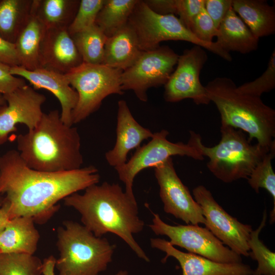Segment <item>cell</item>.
Returning <instances> with one entry per match:
<instances>
[{"instance_id": "6da1fadb", "label": "cell", "mask_w": 275, "mask_h": 275, "mask_svg": "<svg viewBox=\"0 0 275 275\" xmlns=\"http://www.w3.org/2000/svg\"><path fill=\"white\" fill-rule=\"evenodd\" d=\"M97 169L93 166L66 172H47L28 167L15 150L0 156V196L9 208L10 219L26 216L43 224L58 210V202L97 184Z\"/></svg>"}, {"instance_id": "7a4b0ae2", "label": "cell", "mask_w": 275, "mask_h": 275, "mask_svg": "<svg viewBox=\"0 0 275 275\" xmlns=\"http://www.w3.org/2000/svg\"><path fill=\"white\" fill-rule=\"evenodd\" d=\"M85 190L83 194L76 193L64 199L65 205L80 214L82 225L95 236L114 234L139 258L150 261L133 237L142 231L145 225L139 216L135 198L129 196L118 183L104 182Z\"/></svg>"}, {"instance_id": "3957f363", "label": "cell", "mask_w": 275, "mask_h": 275, "mask_svg": "<svg viewBox=\"0 0 275 275\" xmlns=\"http://www.w3.org/2000/svg\"><path fill=\"white\" fill-rule=\"evenodd\" d=\"M16 142L21 159L35 170L70 171L81 168L83 163L78 130L65 124L57 109L43 113L37 126L19 134Z\"/></svg>"}, {"instance_id": "277c9868", "label": "cell", "mask_w": 275, "mask_h": 275, "mask_svg": "<svg viewBox=\"0 0 275 275\" xmlns=\"http://www.w3.org/2000/svg\"><path fill=\"white\" fill-rule=\"evenodd\" d=\"M205 88L219 113L221 124L247 133L250 142L255 139L262 147L270 149L275 145V111L261 97L239 92L233 80L226 77L212 79Z\"/></svg>"}, {"instance_id": "5b68a950", "label": "cell", "mask_w": 275, "mask_h": 275, "mask_svg": "<svg viewBox=\"0 0 275 275\" xmlns=\"http://www.w3.org/2000/svg\"><path fill=\"white\" fill-rule=\"evenodd\" d=\"M221 139L218 144L209 147L204 145L201 135L189 131L188 143L201 155L209 158L207 167L217 179L225 183H231L246 179L270 150L257 143L252 145L241 130L221 124Z\"/></svg>"}, {"instance_id": "8992f818", "label": "cell", "mask_w": 275, "mask_h": 275, "mask_svg": "<svg viewBox=\"0 0 275 275\" xmlns=\"http://www.w3.org/2000/svg\"><path fill=\"white\" fill-rule=\"evenodd\" d=\"M58 275H98L112 261L115 245L95 236L83 225L63 222L57 229Z\"/></svg>"}, {"instance_id": "52a82bcc", "label": "cell", "mask_w": 275, "mask_h": 275, "mask_svg": "<svg viewBox=\"0 0 275 275\" xmlns=\"http://www.w3.org/2000/svg\"><path fill=\"white\" fill-rule=\"evenodd\" d=\"M128 24L133 30L142 51L158 47L161 42L181 40L200 46L228 61L232 60L215 42L201 41L174 15H160L151 10L144 1L138 0L129 16Z\"/></svg>"}, {"instance_id": "ba28073f", "label": "cell", "mask_w": 275, "mask_h": 275, "mask_svg": "<svg viewBox=\"0 0 275 275\" xmlns=\"http://www.w3.org/2000/svg\"><path fill=\"white\" fill-rule=\"evenodd\" d=\"M122 71L103 64L82 63L65 74L78 94L72 114L73 124L83 121L96 111L107 96L123 94Z\"/></svg>"}, {"instance_id": "9c48e42d", "label": "cell", "mask_w": 275, "mask_h": 275, "mask_svg": "<svg viewBox=\"0 0 275 275\" xmlns=\"http://www.w3.org/2000/svg\"><path fill=\"white\" fill-rule=\"evenodd\" d=\"M152 213V222L149 227L156 235L167 236L173 246L219 263H241V256L224 246L206 227L192 224L171 225L164 222L158 214Z\"/></svg>"}, {"instance_id": "30bf717a", "label": "cell", "mask_w": 275, "mask_h": 275, "mask_svg": "<svg viewBox=\"0 0 275 275\" xmlns=\"http://www.w3.org/2000/svg\"><path fill=\"white\" fill-rule=\"evenodd\" d=\"M169 132L166 129L153 133L151 140L140 146L130 159L121 166L115 168L119 179L124 184L125 192L135 198L133 184L135 176L143 170L155 168L174 155L186 156L195 160L204 157L194 146L187 143H172L167 139Z\"/></svg>"}, {"instance_id": "8fae6325", "label": "cell", "mask_w": 275, "mask_h": 275, "mask_svg": "<svg viewBox=\"0 0 275 275\" xmlns=\"http://www.w3.org/2000/svg\"><path fill=\"white\" fill-rule=\"evenodd\" d=\"M179 56L168 46L142 51L136 61L122 71L123 91L132 90L140 100L146 102L148 89L166 84L174 70Z\"/></svg>"}, {"instance_id": "7c38bea8", "label": "cell", "mask_w": 275, "mask_h": 275, "mask_svg": "<svg viewBox=\"0 0 275 275\" xmlns=\"http://www.w3.org/2000/svg\"><path fill=\"white\" fill-rule=\"evenodd\" d=\"M193 194L202 209L206 228L234 253L249 257L248 241L252 226L240 222L227 213L204 186L195 187Z\"/></svg>"}, {"instance_id": "4fadbf2b", "label": "cell", "mask_w": 275, "mask_h": 275, "mask_svg": "<svg viewBox=\"0 0 275 275\" xmlns=\"http://www.w3.org/2000/svg\"><path fill=\"white\" fill-rule=\"evenodd\" d=\"M208 56L203 48L195 45L185 50L179 56L177 67L164 85V98L169 102L185 99L193 100L197 104H208L205 87L200 79V74Z\"/></svg>"}, {"instance_id": "5bb4252c", "label": "cell", "mask_w": 275, "mask_h": 275, "mask_svg": "<svg viewBox=\"0 0 275 275\" xmlns=\"http://www.w3.org/2000/svg\"><path fill=\"white\" fill-rule=\"evenodd\" d=\"M163 210L187 224H205L200 206L177 174L172 157L154 168Z\"/></svg>"}, {"instance_id": "9a60e30c", "label": "cell", "mask_w": 275, "mask_h": 275, "mask_svg": "<svg viewBox=\"0 0 275 275\" xmlns=\"http://www.w3.org/2000/svg\"><path fill=\"white\" fill-rule=\"evenodd\" d=\"M4 96L7 104L0 111V145L7 142L10 133L17 130L19 123L29 130L34 128L43 115L41 107L46 101L45 95L27 85Z\"/></svg>"}, {"instance_id": "2e32d148", "label": "cell", "mask_w": 275, "mask_h": 275, "mask_svg": "<svg viewBox=\"0 0 275 275\" xmlns=\"http://www.w3.org/2000/svg\"><path fill=\"white\" fill-rule=\"evenodd\" d=\"M150 245L166 254L162 262L169 257L175 258L181 267L182 275H252L253 273L254 270L249 265L242 262L219 263L197 254L183 252L164 239L151 238Z\"/></svg>"}, {"instance_id": "e0dca14e", "label": "cell", "mask_w": 275, "mask_h": 275, "mask_svg": "<svg viewBox=\"0 0 275 275\" xmlns=\"http://www.w3.org/2000/svg\"><path fill=\"white\" fill-rule=\"evenodd\" d=\"M40 68L65 74L83 63L67 28L48 29L43 39Z\"/></svg>"}, {"instance_id": "ac0fdd59", "label": "cell", "mask_w": 275, "mask_h": 275, "mask_svg": "<svg viewBox=\"0 0 275 275\" xmlns=\"http://www.w3.org/2000/svg\"><path fill=\"white\" fill-rule=\"evenodd\" d=\"M10 73L26 80L34 89H44L52 93L60 103L62 120L68 126L73 125L72 114L78 101V94L65 74L44 68L31 71L20 66L11 67Z\"/></svg>"}, {"instance_id": "d6986e66", "label": "cell", "mask_w": 275, "mask_h": 275, "mask_svg": "<svg viewBox=\"0 0 275 275\" xmlns=\"http://www.w3.org/2000/svg\"><path fill=\"white\" fill-rule=\"evenodd\" d=\"M153 133L141 125L132 116L126 101L118 102L116 140L113 148L105 154L107 163L115 168L121 166L127 161L128 153L137 149L142 142L151 138Z\"/></svg>"}, {"instance_id": "ffe728a7", "label": "cell", "mask_w": 275, "mask_h": 275, "mask_svg": "<svg viewBox=\"0 0 275 275\" xmlns=\"http://www.w3.org/2000/svg\"><path fill=\"white\" fill-rule=\"evenodd\" d=\"M35 223L30 216L10 218L0 230L1 253L34 255L40 239Z\"/></svg>"}, {"instance_id": "44dd1931", "label": "cell", "mask_w": 275, "mask_h": 275, "mask_svg": "<svg viewBox=\"0 0 275 275\" xmlns=\"http://www.w3.org/2000/svg\"><path fill=\"white\" fill-rule=\"evenodd\" d=\"M216 44L229 53H248L256 50L259 38L256 37L231 7L218 29Z\"/></svg>"}, {"instance_id": "7402d4cb", "label": "cell", "mask_w": 275, "mask_h": 275, "mask_svg": "<svg viewBox=\"0 0 275 275\" xmlns=\"http://www.w3.org/2000/svg\"><path fill=\"white\" fill-rule=\"evenodd\" d=\"M142 51L133 30L127 23L107 38L103 64L124 71L136 61Z\"/></svg>"}, {"instance_id": "603a6c76", "label": "cell", "mask_w": 275, "mask_h": 275, "mask_svg": "<svg viewBox=\"0 0 275 275\" xmlns=\"http://www.w3.org/2000/svg\"><path fill=\"white\" fill-rule=\"evenodd\" d=\"M46 30L32 6L30 15L14 43L19 66L31 71L40 68V49Z\"/></svg>"}, {"instance_id": "cb8c5ba5", "label": "cell", "mask_w": 275, "mask_h": 275, "mask_svg": "<svg viewBox=\"0 0 275 275\" xmlns=\"http://www.w3.org/2000/svg\"><path fill=\"white\" fill-rule=\"evenodd\" d=\"M232 7L257 38L275 32V9L264 0H232Z\"/></svg>"}, {"instance_id": "d4e9b609", "label": "cell", "mask_w": 275, "mask_h": 275, "mask_svg": "<svg viewBox=\"0 0 275 275\" xmlns=\"http://www.w3.org/2000/svg\"><path fill=\"white\" fill-rule=\"evenodd\" d=\"M79 3L78 0H33L32 9L47 29H68Z\"/></svg>"}, {"instance_id": "484cf974", "label": "cell", "mask_w": 275, "mask_h": 275, "mask_svg": "<svg viewBox=\"0 0 275 275\" xmlns=\"http://www.w3.org/2000/svg\"><path fill=\"white\" fill-rule=\"evenodd\" d=\"M33 0H0V37L14 44L28 20Z\"/></svg>"}, {"instance_id": "4316f807", "label": "cell", "mask_w": 275, "mask_h": 275, "mask_svg": "<svg viewBox=\"0 0 275 275\" xmlns=\"http://www.w3.org/2000/svg\"><path fill=\"white\" fill-rule=\"evenodd\" d=\"M138 0H105L95 23L108 37L127 24Z\"/></svg>"}, {"instance_id": "83f0119b", "label": "cell", "mask_w": 275, "mask_h": 275, "mask_svg": "<svg viewBox=\"0 0 275 275\" xmlns=\"http://www.w3.org/2000/svg\"><path fill=\"white\" fill-rule=\"evenodd\" d=\"M71 36L83 63L103 64L104 46L107 37L96 23Z\"/></svg>"}, {"instance_id": "f1b7e54d", "label": "cell", "mask_w": 275, "mask_h": 275, "mask_svg": "<svg viewBox=\"0 0 275 275\" xmlns=\"http://www.w3.org/2000/svg\"><path fill=\"white\" fill-rule=\"evenodd\" d=\"M275 155V145L265 155L247 178L248 183L256 193L260 188L266 189L271 196L273 207L270 212V223L275 221V174L271 160Z\"/></svg>"}, {"instance_id": "f546056e", "label": "cell", "mask_w": 275, "mask_h": 275, "mask_svg": "<svg viewBox=\"0 0 275 275\" xmlns=\"http://www.w3.org/2000/svg\"><path fill=\"white\" fill-rule=\"evenodd\" d=\"M266 218L265 210L260 225L256 230H252L248 241L249 256L258 263V266L253 270L252 275H275V253L271 251L259 237V234L266 225Z\"/></svg>"}, {"instance_id": "4dcf8cb0", "label": "cell", "mask_w": 275, "mask_h": 275, "mask_svg": "<svg viewBox=\"0 0 275 275\" xmlns=\"http://www.w3.org/2000/svg\"><path fill=\"white\" fill-rule=\"evenodd\" d=\"M0 275H42V262L34 255L1 254Z\"/></svg>"}, {"instance_id": "1f68e13d", "label": "cell", "mask_w": 275, "mask_h": 275, "mask_svg": "<svg viewBox=\"0 0 275 275\" xmlns=\"http://www.w3.org/2000/svg\"><path fill=\"white\" fill-rule=\"evenodd\" d=\"M105 0H81L76 15L67 30L70 36L95 23Z\"/></svg>"}, {"instance_id": "d6a6232c", "label": "cell", "mask_w": 275, "mask_h": 275, "mask_svg": "<svg viewBox=\"0 0 275 275\" xmlns=\"http://www.w3.org/2000/svg\"><path fill=\"white\" fill-rule=\"evenodd\" d=\"M275 87V50L272 52L265 71L255 80L237 87V90L242 94L261 97Z\"/></svg>"}, {"instance_id": "836d02e7", "label": "cell", "mask_w": 275, "mask_h": 275, "mask_svg": "<svg viewBox=\"0 0 275 275\" xmlns=\"http://www.w3.org/2000/svg\"><path fill=\"white\" fill-rule=\"evenodd\" d=\"M190 31L202 42L211 43L213 38L218 35V30L204 7L195 17Z\"/></svg>"}, {"instance_id": "e575fe53", "label": "cell", "mask_w": 275, "mask_h": 275, "mask_svg": "<svg viewBox=\"0 0 275 275\" xmlns=\"http://www.w3.org/2000/svg\"><path fill=\"white\" fill-rule=\"evenodd\" d=\"M204 4L205 0H177L176 14L188 30H190L194 19L204 7Z\"/></svg>"}, {"instance_id": "d590c367", "label": "cell", "mask_w": 275, "mask_h": 275, "mask_svg": "<svg viewBox=\"0 0 275 275\" xmlns=\"http://www.w3.org/2000/svg\"><path fill=\"white\" fill-rule=\"evenodd\" d=\"M232 0H205L204 8L216 29L232 7Z\"/></svg>"}, {"instance_id": "8d00e7d4", "label": "cell", "mask_w": 275, "mask_h": 275, "mask_svg": "<svg viewBox=\"0 0 275 275\" xmlns=\"http://www.w3.org/2000/svg\"><path fill=\"white\" fill-rule=\"evenodd\" d=\"M11 67L8 65L0 63V93L3 95L26 85L24 79L11 74Z\"/></svg>"}, {"instance_id": "74e56055", "label": "cell", "mask_w": 275, "mask_h": 275, "mask_svg": "<svg viewBox=\"0 0 275 275\" xmlns=\"http://www.w3.org/2000/svg\"><path fill=\"white\" fill-rule=\"evenodd\" d=\"M0 63L11 67L19 66L14 44L0 37Z\"/></svg>"}, {"instance_id": "f35d334b", "label": "cell", "mask_w": 275, "mask_h": 275, "mask_svg": "<svg viewBox=\"0 0 275 275\" xmlns=\"http://www.w3.org/2000/svg\"><path fill=\"white\" fill-rule=\"evenodd\" d=\"M144 2L157 14L174 15L177 13V0H145Z\"/></svg>"}, {"instance_id": "ab89813d", "label": "cell", "mask_w": 275, "mask_h": 275, "mask_svg": "<svg viewBox=\"0 0 275 275\" xmlns=\"http://www.w3.org/2000/svg\"><path fill=\"white\" fill-rule=\"evenodd\" d=\"M56 258L50 256L42 262V275H54ZM115 275H128L126 270H120Z\"/></svg>"}, {"instance_id": "60d3db41", "label": "cell", "mask_w": 275, "mask_h": 275, "mask_svg": "<svg viewBox=\"0 0 275 275\" xmlns=\"http://www.w3.org/2000/svg\"><path fill=\"white\" fill-rule=\"evenodd\" d=\"M9 219L8 206L6 204L2 203L0 207V230L5 226Z\"/></svg>"}, {"instance_id": "b9f144b4", "label": "cell", "mask_w": 275, "mask_h": 275, "mask_svg": "<svg viewBox=\"0 0 275 275\" xmlns=\"http://www.w3.org/2000/svg\"><path fill=\"white\" fill-rule=\"evenodd\" d=\"M6 104L7 102L5 99L4 95L0 93V111Z\"/></svg>"}, {"instance_id": "7bdbcfd3", "label": "cell", "mask_w": 275, "mask_h": 275, "mask_svg": "<svg viewBox=\"0 0 275 275\" xmlns=\"http://www.w3.org/2000/svg\"><path fill=\"white\" fill-rule=\"evenodd\" d=\"M2 202H3V200H2L1 197V196H0V207L1 206V205L2 204Z\"/></svg>"}, {"instance_id": "ee69618b", "label": "cell", "mask_w": 275, "mask_h": 275, "mask_svg": "<svg viewBox=\"0 0 275 275\" xmlns=\"http://www.w3.org/2000/svg\"><path fill=\"white\" fill-rule=\"evenodd\" d=\"M1 254V252H0V254Z\"/></svg>"}]
</instances>
